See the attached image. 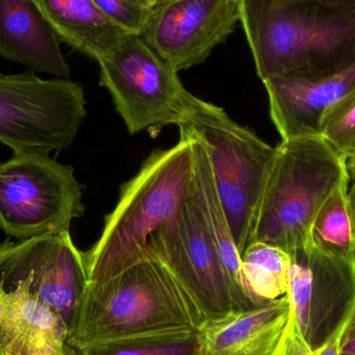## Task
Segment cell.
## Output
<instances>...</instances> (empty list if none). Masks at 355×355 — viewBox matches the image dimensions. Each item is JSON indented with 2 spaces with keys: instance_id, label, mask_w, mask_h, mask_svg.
<instances>
[{
  "instance_id": "24",
  "label": "cell",
  "mask_w": 355,
  "mask_h": 355,
  "mask_svg": "<svg viewBox=\"0 0 355 355\" xmlns=\"http://www.w3.org/2000/svg\"><path fill=\"white\" fill-rule=\"evenodd\" d=\"M269 355H314L300 333L292 308L283 334Z\"/></svg>"
},
{
  "instance_id": "3",
  "label": "cell",
  "mask_w": 355,
  "mask_h": 355,
  "mask_svg": "<svg viewBox=\"0 0 355 355\" xmlns=\"http://www.w3.org/2000/svg\"><path fill=\"white\" fill-rule=\"evenodd\" d=\"M193 180L192 139L180 128V139L155 150L137 175L123 184L99 239L85 254L87 282L110 279L146 256L150 237L181 208Z\"/></svg>"
},
{
  "instance_id": "20",
  "label": "cell",
  "mask_w": 355,
  "mask_h": 355,
  "mask_svg": "<svg viewBox=\"0 0 355 355\" xmlns=\"http://www.w3.org/2000/svg\"><path fill=\"white\" fill-rule=\"evenodd\" d=\"M349 181L338 186L319 209L310 231V243L336 258L355 261V227L350 210Z\"/></svg>"
},
{
  "instance_id": "30",
  "label": "cell",
  "mask_w": 355,
  "mask_h": 355,
  "mask_svg": "<svg viewBox=\"0 0 355 355\" xmlns=\"http://www.w3.org/2000/svg\"><path fill=\"white\" fill-rule=\"evenodd\" d=\"M35 355H60V354H35ZM62 355H83L80 354V352H78V350L75 349V348L71 347L70 350H69L68 352H67L66 354Z\"/></svg>"
},
{
  "instance_id": "12",
  "label": "cell",
  "mask_w": 355,
  "mask_h": 355,
  "mask_svg": "<svg viewBox=\"0 0 355 355\" xmlns=\"http://www.w3.org/2000/svg\"><path fill=\"white\" fill-rule=\"evenodd\" d=\"M241 0H171L155 6L144 41L176 72L202 64L241 21Z\"/></svg>"
},
{
  "instance_id": "22",
  "label": "cell",
  "mask_w": 355,
  "mask_h": 355,
  "mask_svg": "<svg viewBox=\"0 0 355 355\" xmlns=\"http://www.w3.org/2000/svg\"><path fill=\"white\" fill-rule=\"evenodd\" d=\"M125 33L141 35L153 6L151 0H93Z\"/></svg>"
},
{
  "instance_id": "16",
  "label": "cell",
  "mask_w": 355,
  "mask_h": 355,
  "mask_svg": "<svg viewBox=\"0 0 355 355\" xmlns=\"http://www.w3.org/2000/svg\"><path fill=\"white\" fill-rule=\"evenodd\" d=\"M0 56L54 78L71 77L60 39L31 0H0Z\"/></svg>"
},
{
  "instance_id": "17",
  "label": "cell",
  "mask_w": 355,
  "mask_h": 355,
  "mask_svg": "<svg viewBox=\"0 0 355 355\" xmlns=\"http://www.w3.org/2000/svg\"><path fill=\"white\" fill-rule=\"evenodd\" d=\"M185 129L192 139L193 187L196 200L207 231L214 243L227 279L233 288L239 310L259 306L250 295L244 279L241 268V254L234 241L225 210L217 194L206 148L193 132Z\"/></svg>"
},
{
  "instance_id": "25",
  "label": "cell",
  "mask_w": 355,
  "mask_h": 355,
  "mask_svg": "<svg viewBox=\"0 0 355 355\" xmlns=\"http://www.w3.org/2000/svg\"><path fill=\"white\" fill-rule=\"evenodd\" d=\"M341 355H355V311L342 335Z\"/></svg>"
},
{
  "instance_id": "10",
  "label": "cell",
  "mask_w": 355,
  "mask_h": 355,
  "mask_svg": "<svg viewBox=\"0 0 355 355\" xmlns=\"http://www.w3.org/2000/svg\"><path fill=\"white\" fill-rule=\"evenodd\" d=\"M288 298L312 352L343 334L355 311V261L336 258L312 244L290 252Z\"/></svg>"
},
{
  "instance_id": "29",
  "label": "cell",
  "mask_w": 355,
  "mask_h": 355,
  "mask_svg": "<svg viewBox=\"0 0 355 355\" xmlns=\"http://www.w3.org/2000/svg\"><path fill=\"white\" fill-rule=\"evenodd\" d=\"M348 174H349L350 180L355 179V157L347 162Z\"/></svg>"
},
{
  "instance_id": "2",
  "label": "cell",
  "mask_w": 355,
  "mask_h": 355,
  "mask_svg": "<svg viewBox=\"0 0 355 355\" xmlns=\"http://www.w3.org/2000/svg\"><path fill=\"white\" fill-rule=\"evenodd\" d=\"M241 1L240 23L261 80H315L355 64V0Z\"/></svg>"
},
{
  "instance_id": "26",
  "label": "cell",
  "mask_w": 355,
  "mask_h": 355,
  "mask_svg": "<svg viewBox=\"0 0 355 355\" xmlns=\"http://www.w3.org/2000/svg\"><path fill=\"white\" fill-rule=\"evenodd\" d=\"M343 334L336 336L324 345L313 352L314 355H341V339Z\"/></svg>"
},
{
  "instance_id": "21",
  "label": "cell",
  "mask_w": 355,
  "mask_h": 355,
  "mask_svg": "<svg viewBox=\"0 0 355 355\" xmlns=\"http://www.w3.org/2000/svg\"><path fill=\"white\" fill-rule=\"evenodd\" d=\"M320 135L347 162L355 157V89L327 108Z\"/></svg>"
},
{
  "instance_id": "8",
  "label": "cell",
  "mask_w": 355,
  "mask_h": 355,
  "mask_svg": "<svg viewBox=\"0 0 355 355\" xmlns=\"http://www.w3.org/2000/svg\"><path fill=\"white\" fill-rule=\"evenodd\" d=\"M98 64L100 85L112 96L130 135L179 127L192 94L141 35L125 33Z\"/></svg>"
},
{
  "instance_id": "4",
  "label": "cell",
  "mask_w": 355,
  "mask_h": 355,
  "mask_svg": "<svg viewBox=\"0 0 355 355\" xmlns=\"http://www.w3.org/2000/svg\"><path fill=\"white\" fill-rule=\"evenodd\" d=\"M345 181H350L347 160L321 135L282 141L277 146L248 244L263 242L288 254L308 245L319 209Z\"/></svg>"
},
{
  "instance_id": "31",
  "label": "cell",
  "mask_w": 355,
  "mask_h": 355,
  "mask_svg": "<svg viewBox=\"0 0 355 355\" xmlns=\"http://www.w3.org/2000/svg\"><path fill=\"white\" fill-rule=\"evenodd\" d=\"M171 1V0H153V8L155 6H162V4L166 3V2Z\"/></svg>"
},
{
  "instance_id": "27",
  "label": "cell",
  "mask_w": 355,
  "mask_h": 355,
  "mask_svg": "<svg viewBox=\"0 0 355 355\" xmlns=\"http://www.w3.org/2000/svg\"><path fill=\"white\" fill-rule=\"evenodd\" d=\"M254 3L262 4V6H282V4L292 3V2L302 1V0H250Z\"/></svg>"
},
{
  "instance_id": "15",
  "label": "cell",
  "mask_w": 355,
  "mask_h": 355,
  "mask_svg": "<svg viewBox=\"0 0 355 355\" xmlns=\"http://www.w3.org/2000/svg\"><path fill=\"white\" fill-rule=\"evenodd\" d=\"M288 296L206 319L196 333L198 355H269L289 319Z\"/></svg>"
},
{
  "instance_id": "23",
  "label": "cell",
  "mask_w": 355,
  "mask_h": 355,
  "mask_svg": "<svg viewBox=\"0 0 355 355\" xmlns=\"http://www.w3.org/2000/svg\"><path fill=\"white\" fill-rule=\"evenodd\" d=\"M83 355H198L196 338L171 343L139 344L118 346L80 352Z\"/></svg>"
},
{
  "instance_id": "5",
  "label": "cell",
  "mask_w": 355,
  "mask_h": 355,
  "mask_svg": "<svg viewBox=\"0 0 355 355\" xmlns=\"http://www.w3.org/2000/svg\"><path fill=\"white\" fill-rule=\"evenodd\" d=\"M180 127L193 132L206 148L217 194L242 254L277 147L234 122L223 108L193 95Z\"/></svg>"
},
{
  "instance_id": "6",
  "label": "cell",
  "mask_w": 355,
  "mask_h": 355,
  "mask_svg": "<svg viewBox=\"0 0 355 355\" xmlns=\"http://www.w3.org/2000/svg\"><path fill=\"white\" fill-rule=\"evenodd\" d=\"M85 105L83 87L70 79L0 71V143L14 155L67 149L87 116Z\"/></svg>"
},
{
  "instance_id": "33",
  "label": "cell",
  "mask_w": 355,
  "mask_h": 355,
  "mask_svg": "<svg viewBox=\"0 0 355 355\" xmlns=\"http://www.w3.org/2000/svg\"><path fill=\"white\" fill-rule=\"evenodd\" d=\"M0 355H2L1 352H0Z\"/></svg>"
},
{
  "instance_id": "13",
  "label": "cell",
  "mask_w": 355,
  "mask_h": 355,
  "mask_svg": "<svg viewBox=\"0 0 355 355\" xmlns=\"http://www.w3.org/2000/svg\"><path fill=\"white\" fill-rule=\"evenodd\" d=\"M263 83L282 141L320 135L321 118L327 108L355 89V64L315 80L277 76Z\"/></svg>"
},
{
  "instance_id": "32",
  "label": "cell",
  "mask_w": 355,
  "mask_h": 355,
  "mask_svg": "<svg viewBox=\"0 0 355 355\" xmlns=\"http://www.w3.org/2000/svg\"><path fill=\"white\" fill-rule=\"evenodd\" d=\"M152 6H153V0H151Z\"/></svg>"
},
{
  "instance_id": "18",
  "label": "cell",
  "mask_w": 355,
  "mask_h": 355,
  "mask_svg": "<svg viewBox=\"0 0 355 355\" xmlns=\"http://www.w3.org/2000/svg\"><path fill=\"white\" fill-rule=\"evenodd\" d=\"M60 41L95 60L112 51L125 35L93 0H31Z\"/></svg>"
},
{
  "instance_id": "9",
  "label": "cell",
  "mask_w": 355,
  "mask_h": 355,
  "mask_svg": "<svg viewBox=\"0 0 355 355\" xmlns=\"http://www.w3.org/2000/svg\"><path fill=\"white\" fill-rule=\"evenodd\" d=\"M146 250L172 271L206 319L239 311L233 288L202 219L193 180L181 208L150 237Z\"/></svg>"
},
{
  "instance_id": "14",
  "label": "cell",
  "mask_w": 355,
  "mask_h": 355,
  "mask_svg": "<svg viewBox=\"0 0 355 355\" xmlns=\"http://www.w3.org/2000/svg\"><path fill=\"white\" fill-rule=\"evenodd\" d=\"M70 348L68 324L33 295L27 279L10 287L0 282L2 355H62Z\"/></svg>"
},
{
  "instance_id": "28",
  "label": "cell",
  "mask_w": 355,
  "mask_h": 355,
  "mask_svg": "<svg viewBox=\"0 0 355 355\" xmlns=\"http://www.w3.org/2000/svg\"><path fill=\"white\" fill-rule=\"evenodd\" d=\"M352 181H354V183L349 187L348 198H349L350 210H352V219H354L355 227V179L352 180Z\"/></svg>"
},
{
  "instance_id": "7",
  "label": "cell",
  "mask_w": 355,
  "mask_h": 355,
  "mask_svg": "<svg viewBox=\"0 0 355 355\" xmlns=\"http://www.w3.org/2000/svg\"><path fill=\"white\" fill-rule=\"evenodd\" d=\"M85 212L72 166L41 154L0 162V229L12 239L70 233L72 221Z\"/></svg>"
},
{
  "instance_id": "1",
  "label": "cell",
  "mask_w": 355,
  "mask_h": 355,
  "mask_svg": "<svg viewBox=\"0 0 355 355\" xmlns=\"http://www.w3.org/2000/svg\"><path fill=\"white\" fill-rule=\"evenodd\" d=\"M204 313L172 271L151 252L122 272L87 282L68 325L79 352L196 338Z\"/></svg>"
},
{
  "instance_id": "19",
  "label": "cell",
  "mask_w": 355,
  "mask_h": 355,
  "mask_svg": "<svg viewBox=\"0 0 355 355\" xmlns=\"http://www.w3.org/2000/svg\"><path fill=\"white\" fill-rule=\"evenodd\" d=\"M241 268L257 304L287 296L291 257L285 250L263 242H250L242 252Z\"/></svg>"
},
{
  "instance_id": "11",
  "label": "cell",
  "mask_w": 355,
  "mask_h": 355,
  "mask_svg": "<svg viewBox=\"0 0 355 355\" xmlns=\"http://www.w3.org/2000/svg\"><path fill=\"white\" fill-rule=\"evenodd\" d=\"M27 279L33 295L69 325L87 283L85 254L70 233L0 243V282Z\"/></svg>"
}]
</instances>
